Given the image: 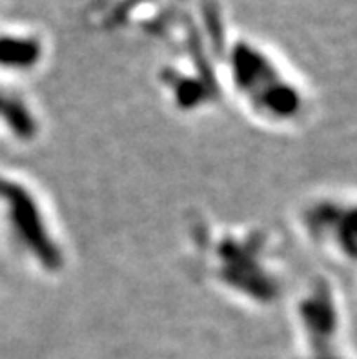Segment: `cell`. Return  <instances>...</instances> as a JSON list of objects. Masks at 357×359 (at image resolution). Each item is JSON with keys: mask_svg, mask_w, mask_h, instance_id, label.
I'll use <instances>...</instances> for the list:
<instances>
[{"mask_svg": "<svg viewBox=\"0 0 357 359\" xmlns=\"http://www.w3.org/2000/svg\"><path fill=\"white\" fill-rule=\"evenodd\" d=\"M0 201H4L8 206L11 230L18 243L24 245V248L33 254L44 269H59L62 264V255L55 239L50 236L41 208L29 190L0 177Z\"/></svg>", "mask_w": 357, "mask_h": 359, "instance_id": "obj_1", "label": "cell"}, {"mask_svg": "<svg viewBox=\"0 0 357 359\" xmlns=\"http://www.w3.org/2000/svg\"><path fill=\"white\" fill-rule=\"evenodd\" d=\"M42 46L32 35H0V64L4 68L27 69L39 64Z\"/></svg>", "mask_w": 357, "mask_h": 359, "instance_id": "obj_2", "label": "cell"}]
</instances>
